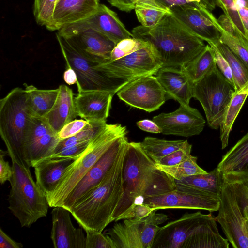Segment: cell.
<instances>
[{
	"mask_svg": "<svg viewBox=\"0 0 248 248\" xmlns=\"http://www.w3.org/2000/svg\"><path fill=\"white\" fill-rule=\"evenodd\" d=\"M124 194L116 208L112 220L116 221L134 204L148 198L175 189V180L158 169L146 154L140 142H128L123 168Z\"/></svg>",
	"mask_w": 248,
	"mask_h": 248,
	"instance_id": "cell-1",
	"label": "cell"
},
{
	"mask_svg": "<svg viewBox=\"0 0 248 248\" xmlns=\"http://www.w3.org/2000/svg\"><path fill=\"white\" fill-rule=\"evenodd\" d=\"M134 37L149 43L162 67L180 68L205 47L204 41L188 30L172 14L157 24L133 28Z\"/></svg>",
	"mask_w": 248,
	"mask_h": 248,
	"instance_id": "cell-2",
	"label": "cell"
},
{
	"mask_svg": "<svg viewBox=\"0 0 248 248\" xmlns=\"http://www.w3.org/2000/svg\"><path fill=\"white\" fill-rule=\"evenodd\" d=\"M128 142L101 182L69 211L84 230L102 232L113 222V214L124 194L123 168Z\"/></svg>",
	"mask_w": 248,
	"mask_h": 248,
	"instance_id": "cell-3",
	"label": "cell"
},
{
	"mask_svg": "<svg viewBox=\"0 0 248 248\" xmlns=\"http://www.w3.org/2000/svg\"><path fill=\"white\" fill-rule=\"evenodd\" d=\"M6 149L14 172L10 182L8 208L21 227L29 228L46 217L49 206L45 195L32 177L30 167L12 149Z\"/></svg>",
	"mask_w": 248,
	"mask_h": 248,
	"instance_id": "cell-4",
	"label": "cell"
},
{
	"mask_svg": "<svg viewBox=\"0 0 248 248\" xmlns=\"http://www.w3.org/2000/svg\"><path fill=\"white\" fill-rule=\"evenodd\" d=\"M126 134L125 126L118 124H107L91 141L81 155L66 169L55 189L46 195L49 206H61L76 185L115 140Z\"/></svg>",
	"mask_w": 248,
	"mask_h": 248,
	"instance_id": "cell-5",
	"label": "cell"
},
{
	"mask_svg": "<svg viewBox=\"0 0 248 248\" xmlns=\"http://www.w3.org/2000/svg\"><path fill=\"white\" fill-rule=\"evenodd\" d=\"M56 36L67 67L72 68L77 74L78 93L107 91L117 93L130 81L108 77L96 69L99 63L81 48L57 32Z\"/></svg>",
	"mask_w": 248,
	"mask_h": 248,
	"instance_id": "cell-6",
	"label": "cell"
},
{
	"mask_svg": "<svg viewBox=\"0 0 248 248\" xmlns=\"http://www.w3.org/2000/svg\"><path fill=\"white\" fill-rule=\"evenodd\" d=\"M31 114L25 89L16 87L0 100V134L6 148L23 161L25 137Z\"/></svg>",
	"mask_w": 248,
	"mask_h": 248,
	"instance_id": "cell-7",
	"label": "cell"
},
{
	"mask_svg": "<svg viewBox=\"0 0 248 248\" xmlns=\"http://www.w3.org/2000/svg\"><path fill=\"white\" fill-rule=\"evenodd\" d=\"M235 91L234 86L223 75L216 64L209 73L193 83V97L202 105L208 124L212 129L219 128Z\"/></svg>",
	"mask_w": 248,
	"mask_h": 248,
	"instance_id": "cell-8",
	"label": "cell"
},
{
	"mask_svg": "<svg viewBox=\"0 0 248 248\" xmlns=\"http://www.w3.org/2000/svg\"><path fill=\"white\" fill-rule=\"evenodd\" d=\"M156 211L140 220L123 219L103 233L111 238L116 248H152L159 225L168 220L167 215Z\"/></svg>",
	"mask_w": 248,
	"mask_h": 248,
	"instance_id": "cell-9",
	"label": "cell"
},
{
	"mask_svg": "<svg viewBox=\"0 0 248 248\" xmlns=\"http://www.w3.org/2000/svg\"><path fill=\"white\" fill-rule=\"evenodd\" d=\"M96 67L110 78L131 81L155 75L162 67V63L147 42L145 46L127 56L115 61L107 60Z\"/></svg>",
	"mask_w": 248,
	"mask_h": 248,
	"instance_id": "cell-10",
	"label": "cell"
},
{
	"mask_svg": "<svg viewBox=\"0 0 248 248\" xmlns=\"http://www.w3.org/2000/svg\"><path fill=\"white\" fill-rule=\"evenodd\" d=\"M215 219L234 248H248V226L232 187L223 179Z\"/></svg>",
	"mask_w": 248,
	"mask_h": 248,
	"instance_id": "cell-11",
	"label": "cell"
},
{
	"mask_svg": "<svg viewBox=\"0 0 248 248\" xmlns=\"http://www.w3.org/2000/svg\"><path fill=\"white\" fill-rule=\"evenodd\" d=\"M220 196L194 188L177 186L170 192L145 199L143 203L155 210L167 209L218 211Z\"/></svg>",
	"mask_w": 248,
	"mask_h": 248,
	"instance_id": "cell-12",
	"label": "cell"
},
{
	"mask_svg": "<svg viewBox=\"0 0 248 248\" xmlns=\"http://www.w3.org/2000/svg\"><path fill=\"white\" fill-rule=\"evenodd\" d=\"M61 140L45 117L31 116L24 142L23 160L30 167L49 158Z\"/></svg>",
	"mask_w": 248,
	"mask_h": 248,
	"instance_id": "cell-13",
	"label": "cell"
},
{
	"mask_svg": "<svg viewBox=\"0 0 248 248\" xmlns=\"http://www.w3.org/2000/svg\"><path fill=\"white\" fill-rule=\"evenodd\" d=\"M155 75L133 79L116 93L118 97L129 106L151 112L165 102L167 95Z\"/></svg>",
	"mask_w": 248,
	"mask_h": 248,
	"instance_id": "cell-14",
	"label": "cell"
},
{
	"mask_svg": "<svg viewBox=\"0 0 248 248\" xmlns=\"http://www.w3.org/2000/svg\"><path fill=\"white\" fill-rule=\"evenodd\" d=\"M128 141L126 135L118 138L76 185L62 203L69 211L102 180L115 161L123 145Z\"/></svg>",
	"mask_w": 248,
	"mask_h": 248,
	"instance_id": "cell-15",
	"label": "cell"
},
{
	"mask_svg": "<svg viewBox=\"0 0 248 248\" xmlns=\"http://www.w3.org/2000/svg\"><path fill=\"white\" fill-rule=\"evenodd\" d=\"M91 28L104 34L116 44L121 40L134 37L117 14L104 4H100L97 10L89 17L67 25L57 32L66 34L80 30Z\"/></svg>",
	"mask_w": 248,
	"mask_h": 248,
	"instance_id": "cell-16",
	"label": "cell"
},
{
	"mask_svg": "<svg viewBox=\"0 0 248 248\" xmlns=\"http://www.w3.org/2000/svg\"><path fill=\"white\" fill-rule=\"evenodd\" d=\"M164 135L185 137L200 134L203 130L205 120L195 108L189 105L180 104L174 111L162 113L153 117Z\"/></svg>",
	"mask_w": 248,
	"mask_h": 248,
	"instance_id": "cell-17",
	"label": "cell"
},
{
	"mask_svg": "<svg viewBox=\"0 0 248 248\" xmlns=\"http://www.w3.org/2000/svg\"><path fill=\"white\" fill-rule=\"evenodd\" d=\"M212 216L211 213L203 214L200 211L186 213L180 218L160 227L152 248H182L195 230Z\"/></svg>",
	"mask_w": 248,
	"mask_h": 248,
	"instance_id": "cell-18",
	"label": "cell"
},
{
	"mask_svg": "<svg viewBox=\"0 0 248 248\" xmlns=\"http://www.w3.org/2000/svg\"><path fill=\"white\" fill-rule=\"evenodd\" d=\"M170 10L188 30L210 46L220 42V33L211 19L209 11L192 5L175 7Z\"/></svg>",
	"mask_w": 248,
	"mask_h": 248,
	"instance_id": "cell-19",
	"label": "cell"
},
{
	"mask_svg": "<svg viewBox=\"0 0 248 248\" xmlns=\"http://www.w3.org/2000/svg\"><path fill=\"white\" fill-rule=\"evenodd\" d=\"M70 214L61 206L53 207L51 211L50 238L55 248H85L86 236L82 229L74 226Z\"/></svg>",
	"mask_w": 248,
	"mask_h": 248,
	"instance_id": "cell-20",
	"label": "cell"
},
{
	"mask_svg": "<svg viewBox=\"0 0 248 248\" xmlns=\"http://www.w3.org/2000/svg\"><path fill=\"white\" fill-rule=\"evenodd\" d=\"M116 93L107 91L78 93L74 98L78 116L90 122H106Z\"/></svg>",
	"mask_w": 248,
	"mask_h": 248,
	"instance_id": "cell-21",
	"label": "cell"
},
{
	"mask_svg": "<svg viewBox=\"0 0 248 248\" xmlns=\"http://www.w3.org/2000/svg\"><path fill=\"white\" fill-rule=\"evenodd\" d=\"M99 5V0H60L56 4L51 22L46 27L50 31H58L89 17Z\"/></svg>",
	"mask_w": 248,
	"mask_h": 248,
	"instance_id": "cell-22",
	"label": "cell"
},
{
	"mask_svg": "<svg viewBox=\"0 0 248 248\" xmlns=\"http://www.w3.org/2000/svg\"><path fill=\"white\" fill-rule=\"evenodd\" d=\"M62 36L81 48L99 64L110 60L111 53L116 45L104 34L91 28Z\"/></svg>",
	"mask_w": 248,
	"mask_h": 248,
	"instance_id": "cell-23",
	"label": "cell"
},
{
	"mask_svg": "<svg viewBox=\"0 0 248 248\" xmlns=\"http://www.w3.org/2000/svg\"><path fill=\"white\" fill-rule=\"evenodd\" d=\"M165 91L167 98L180 104L189 105L193 97V83L180 68L162 67L155 75Z\"/></svg>",
	"mask_w": 248,
	"mask_h": 248,
	"instance_id": "cell-24",
	"label": "cell"
},
{
	"mask_svg": "<svg viewBox=\"0 0 248 248\" xmlns=\"http://www.w3.org/2000/svg\"><path fill=\"white\" fill-rule=\"evenodd\" d=\"M73 160L70 158H48L33 166L36 182L45 196L55 189L66 169Z\"/></svg>",
	"mask_w": 248,
	"mask_h": 248,
	"instance_id": "cell-25",
	"label": "cell"
},
{
	"mask_svg": "<svg viewBox=\"0 0 248 248\" xmlns=\"http://www.w3.org/2000/svg\"><path fill=\"white\" fill-rule=\"evenodd\" d=\"M58 89L56 102L45 117L51 127L57 133L66 124L78 116L72 89L64 84L60 85Z\"/></svg>",
	"mask_w": 248,
	"mask_h": 248,
	"instance_id": "cell-26",
	"label": "cell"
},
{
	"mask_svg": "<svg viewBox=\"0 0 248 248\" xmlns=\"http://www.w3.org/2000/svg\"><path fill=\"white\" fill-rule=\"evenodd\" d=\"M209 16L220 33V41L227 46L248 68V40L238 33L224 14L218 19L211 12Z\"/></svg>",
	"mask_w": 248,
	"mask_h": 248,
	"instance_id": "cell-27",
	"label": "cell"
},
{
	"mask_svg": "<svg viewBox=\"0 0 248 248\" xmlns=\"http://www.w3.org/2000/svg\"><path fill=\"white\" fill-rule=\"evenodd\" d=\"M217 168L221 173L248 172V132L222 156Z\"/></svg>",
	"mask_w": 248,
	"mask_h": 248,
	"instance_id": "cell-28",
	"label": "cell"
},
{
	"mask_svg": "<svg viewBox=\"0 0 248 248\" xmlns=\"http://www.w3.org/2000/svg\"><path fill=\"white\" fill-rule=\"evenodd\" d=\"M27 103L33 116L45 117L51 110L57 98L59 89L40 90L26 85Z\"/></svg>",
	"mask_w": 248,
	"mask_h": 248,
	"instance_id": "cell-29",
	"label": "cell"
},
{
	"mask_svg": "<svg viewBox=\"0 0 248 248\" xmlns=\"http://www.w3.org/2000/svg\"><path fill=\"white\" fill-rule=\"evenodd\" d=\"M248 96V82L235 93L224 113L220 124V139L222 149L228 144L230 133L244 102Z\"/></svg>",
	"mask_w": 248,
	"mask_h": 248,
	"instance_id": "cell-30",
	"label": "cell"
},
{
	"mask_svg": "<svg viewBox=\"0 0 248 248\" xmlns=\"http://www.w3.org/2000/svg\"><path fill=\"white\" fill-rule=\"evenodd\" d=\"M175 182L177 186L194 188L220 196L223 177L217 167L209 172L188 176Z\"/></svg>",
	"mask_w": 248,
	"mask_h": 248,
	"instance_id": "cell-31",
	"label": "cell"
},
{
	"mask_svg": "<svg viewBox=\"0 0 248 248\" xmlns=\"http://www.w3.org/2000/svg\"><path fill=\"white\" fill-rule=\"evenodd\" d=\"M215 66L213 49L208 44L198 55L180 69L188 76L194 83L203 78Z\"/></svg>",
	"mask_w": 248,
	"mask_h": 248,
	"instance_id": "cell-32",
	"label": "cell"
},
{
	"mask_svg": "<svg viewBox=\"0 0 248 248\" xmlns=\"http://www.w3.org/2000/svg\"><path fill=\"white\" fill-rule=\"evenodd\" d=\"M140 143L155 163L163 157L189 144L187 140H168L152 137H145Z\"/></svg>",
	"mask_w": 248,
	"mask_h": 248,
	"instance_id": "cell-33",
	"label": "cell"
},
{
	"mask_svg": "<svg viewBox=\"0 0 248 248\" xmlns=\"http://www.w3.org/2000/svg\"><path fill=\"white\" fill-rule=\"evenodd\" d=\"M134 9L138 21L145 27L157 24L166 15L172 13L170 9L159 5L155 0L140 1L135 4Z\"/></svg>",
	"mask_w": 248,
	"mask_h": 248,
	"instance_id": "cell-34",
	"label": "cell"
},
{
	"mask_svg": "<svg viewBox=\"0 0 248 248\" xmlns=\"http://www.w3.org/2000/svg\"><path fill=\"white\" fill-rule=\"evenodd\" d=\"M222 174L234 191L244 217L248 218V172L231 171Z\"/></svg>",
	"mask_w": 248,
	"mask_h": 248,
	"instance_id": "cell-35",
	"label": "cell"
},
{
	"mask_svg": "<svg viewBox=\"0 0 248 248\" xmlns=\"http://www.w3.org/2000/svg\"><path fill=\"white\" fill-rule=\"evenodd\" d=\"M214 46L228 62L232 71L235 91L241 89L248 82V68L241 59L220 41Z\"/></svg>",
	"mask_w": 248,
	"mask_h": 248,
	"instance_id": "cell-36",
	"label": "cell"
},
{
	"mask_svg": "<svg viewBox=\"0 0 248 248\" xmlns=\"http://www.w3.org/2000/svg\"><path fill=\"white\" fill-rule=\"evenodd\" d=\"M197 157L190 155L186 159L172 166L156 164L158 169L168 174L175 180H180L185 177L207 173L197 163Z\"/></svg>",
	"mask_w": 248,
	"mask_h": 248,
	"instance_id": "cell-37",
	"label": "cell"
},
{
	"mask_svg": "<svg viewBox=\"0 0 248 248\" xmlns=\"http://www.w3.org/2000/svg\"><path fill=\"white\" fill-rule=\"evenodd\" d=\"M106 122H90L80 132L67 139L61 140L55 150L89 143L106 126Z\"/></svg>",
	"mask_w": 248,
	"mask_h": 248,
	"instance_id": "cell-38",
	"label": "cell"
},
{
	"mask_svg": "<svg viewBox=\"0 0 248 248\" xmlns=\"http://www.w3.org/2000/svg\"><path fill=\"white\" fill-rule=\"evenodd\" d=\"M215 2L216 5L222 10L235 31L248 40V34L239 17L234 0H215Z\"/></svg>",
	"mask_w": 248,
	"mask_h": 248,
	"instance_id": "cell-39",
	"label": "cell"
},
{
	"mask_svg": "<svg viewBox=\"0 0 248 248\" xmlns=\"http://www.w3.org/2000/svg\"><path fill=\"white\" fill-rule=\"evenodd\" d=\"M57 0H34L33 15L36 22L46 26L51 21Z\"/></svg>",
	"mask_w": 248,
	"mask_h": 248,
	"instance_id": "cell-40",
	"label": "cell"
},
{
	"mask_svg": "<svg viewBox=\"0 0 248 248\" xmlns=\"http://www.w3.org/2000/svg\"><path fill=\"white\" fill-rule=\"evenodd\" d=\"M147 42L135 37L123 39L118 43L113 49L110 61H115L127 56L144 47Z\"/></svg>",
	"mask_w": 248,
	"mask_h": 248,
	"instance_id": "cell-41",
	"label": "cell"
},
{
	"mask_svg": "<svg viewBox=\"0 0 248 248\" xmlns=\"http://www.w3.org/2000/svg\"><path fill=\"white\" fill-rule=\"evenodd\" d=\"M85 248H116L108 235L93 230H85Z\"/></svg>",
	"mask_w": 248,
	"mask_h": 248,
	"instance_id": "cell-42",
	"label": "cell"
},
{
	"mask_svg": "<svg viewBox=\"0 0 248 248\" xmlns=\"http://www.w3.org/2000/svg\"><path fill=\"white\" fill-rule=\"evenodd\" d=\"M191 149L192 145L189 144L186 147L163 157L155 164L163 166H172L177 164L189 157L191 155Z\"/></svg>",
	"mask_w": 248,
	"mask_h": 248,
	"instance_id": "cell-43",
	"label": "cell"
},
{
	"mask_svg": "<svg viewBox=\"0 0 248 248\" xmlns=\"http://www.w3.org/2000/svg\"><path fill=\"white\" fill-rule=\"evenodd\" d=\"M155 210L143 203L134 204L124 214L119 217L116 221L124 219L140 220L148 217Z\"/></svg>",
	"mask_w": 248,
	"mask_h": 248,
	"instance_id": "cell-44",
	"label": "cell"
},
{
	"mask_svg": "<svg viewBox=\"0 0 248 248\" xmlns=\"http://www.w3.org/2000/svg\"><path fill=\"white\" fill-rule=\"evenodd\" d=\"M89 124L84 119H75L66 124L58 133L60 139L71 137L80 132Z\"/></svg>",
	"mask_w": 248,
	"mask_h": 248,
	"instance_id": "cell-45",
	"label": "cell"
},
{
	"mask_svg": "<svg viewBox=\"0 0 248 248\" xmlns=\"http://www.w3.org/2000/svg\"><path fill=\"white\" fill-rule=\"evenodd\" d=\"M211 46L213 49L215 62L217 67L227 79L234 86L232 71L228 62L216 47Z\"/></svg>",
	"mask_w": 248,
	"mask_h": 248,
	"instance_id": "cell-46",
	"label": "cell"
},
{
	"mask_svg": "<svg viewBox=\"0 0 248 248\" xmlns=\"http://www.w3.org/2000/svg\"><path fill=\"white\" fill-rule=\"evenodd\" d=\"M8 155L7 150H0V183L4 184L6 181H10L13 175V169L8 161L4 159V156Z\"/></svg>",
	"mask_w": 248,
	"mask_h": 248,
	"instance_id": "cell-47",
	"label": "cell"
},
{
	"mask_svg": "<svg viewBox=\"0 0 248 248\" xmlns=\"http://www.w3.org/2000/svg\"><path fill=\"white\" fill-rule=\"evenodd\" d=\"M239 17L248 34V1L247 0H234Z\"/></svg>",
	"mask_w": 248,
	"mask_h": 248,
	"instance_id": "cell-48",
	"label": "cell"
},
{
	"mask_svg": "<svg viewBox=\"0 0 248 248\" xmlns=\"http://www.w3.org/2000/svg\"><path fill=\"white\" fill-rule=\"evenodd\" d=\"M138 127L141 130L153 133H161L160 127L153 120L145 119L136 123Z\"/></svg>",
	"mask_w": 248,
	"mask_h": 248,
	"instance_id": "cell-49",
	"label": "cell"
},
{
	"mask_svg": "<svg viewBox=\"0 0 248 248\" xmlns=\"http://www.w3.org/2000/svg\"><path fill=\"white\" fill-rule=\"evenodd\" d=\"M23 247L22 243L12 239L1 228H0V248H22Z\"/></svg>",
	"mask_w": 248,
	"mask_h": 248,
	"instance_id": "cell-50",
	"label": "cell"
},
{
	"mask_svg": "<svg viewBox=\"0 0 248 248\" xmlns=\"http://www.w3.org/2000/svg\"><path fill=\"white\" fill-rule=\"evenodd\" d=\"M113 6L121 11L129 12L135 9V5L130 0H107Z\"/></svg>",
	"mask_w": 248,
	"mask_h": 248,
	"instance_id": "cell-51",
	"label": "cell"
},
{
	"mask_svg": "<svg viewBox=\"0 0 248 248\" xmlns=\"http://www.w3.org/2000/svg\"><path fill=\"white\" fill-rule=\"evenodd\" d=\"M189 5L202 7L211 12L216 6L215 0H186Z\"/></svg>",
	"mask_w": 248,
	"mask_h": 248,
	"instance_id": "cell-52",
	"label": "cell"
},
{
	"mask_svg": "<svg viewBox=\"0 0 248 248\" xmlns=\"http://www.w3.org/2000/svg\"><path fill=\"white\" fill-rule=\"evenodd\" d=\"M155 1L159 5L169 9L175 7L191 5L188 4L186 0H155Z\"/></svg>",
	"mask_w": 248,
	"mask_h": 248,
	"instance_id": "cell-53",
	"label": "cell"
},
{
	"mask_svg": "<svg viewBox=\"0 0 248 248\" xmlns=\"http://www.w3.org/2000/svg\"><path fill=\"white\" fill-rule=\"evenodd\" d=\"M64 81L68 85H73L77 83V76L75 71L70 67H67L63 74Z\"/></svg>",
	"mask_w": 248,
	"mask_h": 248,
	"instance_id": "cell-54",
	"label": "cell"
},
{
	"mask_svg": "<svg viewBox=\"0 0 248 248\" xmlns=\"http://www.w3.org/2000/svg\"><path fill=\"white\" fill-rule=\"evenodd\" d=\"M130 0L131 2L135 5L136 3H137L138 2H139L140 1L142 0Z\"/></svg>",
	"mask_w": 248,
	"mask_h": 248,
	"instance_id": "cell-55",
	"label": "cell"
},
{
	"mask_svg": "<svg viewBox=\"0 0 248 248\" xmlns=\"http://www.w3.org/2000/svg\"><path fill=\"white\" fill-rule=\"evenodd\" d=\"M246 219L247 225L248 226V218H246Z\"/></svg>",
	"mask_w": 248,
	"mask_h": 248,
	"instance_id": "cell-56",
	"label": "cell"
},
{
	"mask_svg": "<svg viewBox=\"0 0 248 248\" xmlns=\"http://www.w3.org/2000/svg\"><path fill=\"white\" fill-rule=\"evenodd\" d=\"M60 0H57V2H58V1H59ZM57 3V2H56Z\"/></svg>",
	"mask_w": 248,
	"mask_h": 248,
	"instance_id": "cell-57",
	"label": "cell"
},
{
	"mask_svg": "<svg viewBox=\"0 0 248 248\" xmlns=\"http://www.w3.org/2000/svg\"><path fill=\"white\" fill-rule=\"evenodd\" d=\"M248 1V0H247Z\"/></svg>",
	"mask_w": 248,
	"mask_h": 248,
	"instance_id": "cell-58",
	"label": "cell"
}]
</instances>
